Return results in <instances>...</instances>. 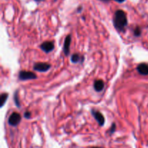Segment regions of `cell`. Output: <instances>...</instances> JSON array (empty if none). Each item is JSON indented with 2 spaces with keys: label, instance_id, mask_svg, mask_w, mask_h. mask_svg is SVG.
<instances>
[{
  "label": "cell",
  "instance_id": "ac0fdd59",
  "mask_svg": "<svg viewBox=\"0 0 148 148\" xmlns=\"http://www.w3.org/2000/svg\"><path fill=\"white\" fill-rule=\"evenodd\" d=\"M92 148H102V147H92Z\"/></svg>",
  "mask_w": 148,
  "mask_h": 148
},
{
  "label": "cell",
  "instance_id": "2e32d148",
  "mask_svg": "<svg viewBox=\"0 0 148 148\" xmlns=\"http://www.w3.org/2000/svg\"><path fill=\"white\" fill-rule=\"evenodd\" d=\"M101 1H110V0H101ZM114 1H118V2H119V3H121V2H123V1H125V0H114Z\"/></svg>",
  "mask_w": 148,
  "mask_h": 148
},
{
  "label": "cell",
  "instance_id": "9a60e30c",
  "mask_svg": "<svg viewBox=\"0 0 148 148\" xmlns=\"http://www.w3.org/2000/svg\"><path fill=\"white\" fill-rule=\"evenodd\" d=\"M30 116H31V113L30 111H26V112H25L24 117L25 119H29L30 117Z\"/></svg>",
  "mask_w": 148,
  "mask_h": 148
},
{
  "label": "cell",
  "instance_id": "7a4b0ae2",
  "mask_svg": "<svg viewBox=\"0 0 148 148\" xmlns=\"http://www.w3.org/2000/svg\"><path fill=\"white\" fill-rule=\"evenodd\" d=\"M19 79L20 80H29V79H35L37 76L35 73L28 71H20L19 72Z\"/></svg>",
  "mask_w": 148,
  "mask_h": 148
},
{
  "label": "cell",
  "instance_id": "ba28073f",
  "mask_svg": "<svg viewBox=\"0 0 148 148\" xmlns=\"http://www.w3.org/2000/svg\"><path fill=\"white\" fill-rule=\"evenodd\" d=\"M137 70L140 75H148V64L145 63L140 64L137 66Z\"/></svg>",
  "mask_w": 148,
  "mask_h": 148
},
{
  "label": "cell",
  "instance_id": "6da1fadb",
  "mask_svg": "<svg viewBox=\"0 0 148 148\" xmlns=\"http://www.w3.org/2000/svg\"><path fill=\"white\" fill-rule=\"evenodd\" d=\"M114 25L116 28L120 31H123L127 25V14L123 10H119L116 11L114 15Z\"/></svg>",
  "mask_w": 148,
  "mask_h": 148
},
{
  "label": "cell",
  "instance_id": "3957f363",
  "mask_svg": "<svg viewBox=\"0 0 148 148\" xmlns=\"http://www.w3.org/2000/svg\"><path fill=\"white\" fill-rule=\"evenodd\" d=\"M21 121V116L18 114V113H12L9 117L8 123L10 126L12 127H16L19 124V123Z\"/></svg>",
  "mask_w": 148,
  "mask_h": 148
},
{
  "label": "cell",
  "instance_id": "277c9868",
  "mask_svg": "<svg viewBox=\"0 0 148 148\" xmlns=\"http://www.w3.org/2000/svg\"><path fill=\"white\" fill-rule=\"evenodd\" d=\"M50 68L51 65L48 63H45V62H38L33 65V69L40 72H46V71L49 70Z\"/></svg>",
  "mask_w": 148,
  "mask_h": 148
},
{
  "label": "cell",
  "instance_id": "8fae6325",
  "mask_svg": "<svg viewBox=\"0 0 148 148\" xmlns=\"http://www.w3.org/2000/svg\"><path fill=\"white\" fill-rule=\"evenodd\" d=\"M8 98V94L7 93H2L0 96V106L1 107H2L4 105V103H6V101L7 100Z\"/></svg>",
  "mask_w": 148,
  "mask_h": 148
},
{
  "label": "cell",
  "instance_id": "e0dca14e",
  "mask_svg": "<svg viewBox=\"0 0 148 148\" xmlns=\"http://www.w3.org/2000/svg\"><path fill=\"white\" fill-rule=\"evenodd\" d=\"M36 1H43V0H35Z\"/></svg>",
  "mask_w": 148,
  "mask_h": 148
},
{
  "label": "cell",
  "instance_id": "7c38bea8",
  "mask_svg": "<svg viewBox=\"0 0 148 148\" xmlns=\"http://www.w3.org/2000/svg\"><path fill=\"white\" fill-rule=\"evenodd\" d=\"M14 102H15L16 106H17L18 107V108H20V101H19L18 92H17V91H16L15 93H14Z\"/></svg>",
  "mask_w": 148,
  "mask_h": 148
},
{
  "label": "cell",
  "instance_id": "5bb4252c",
  "mask_svg": "<svg viewBox=\"0 0 148 148\" xmlns=\"http://www.w3.org/2000/svg\"><path fill=\"white\" fill-rule=\"evenodd\" d=\"M115 130H116V124L114 123V124H112V126H111V129H110L109 133L110 134H112V133H114V132H115Z\"/></svg>",
  "mask_w": 148,
  "mask_h": 148
},
{
  "label": "cell",
  "instance_id": "30bf717a",
  "mask_svg": "<svg viewBox=\"0 0 148 148\" xmlns=\"http://www.w3.org/2000/svg\"><path fill=\"white\" fill-rule=\"evenodd\" d=\"M84 58L79 55L78 53H74L71 57V61L73 63H78V62H82L83 61Z\"/></svg>",
  "mask_w": 148,
  "mask_h": 148
},
{
  "label": "cell",
  "instance_id": "9c48e42d",
  "mask_svg": "<svg viewBox=\"0 0 148 148\" xmlns=\"http://www.w3.org/2000/svg\"><path fill=\"white\" fill-rule=\"evenodd\" d=\"M104 88V82L101 79H97L94 82V89L97 92H101Z\"/></svg>",
  "mask_w": 148,
  "mask_h": 148
},
{
  "label": "cell",
  "instance_id": "8992f818",
  "mask_svg": "<svg viewBox=\"0 0 148 148\" xmlns=\"http://www.w3.org/2000/svg\"><path fill=\"white\" fill-rule=\"evenodd\" d=\"M92 114L94 116V118L97 121H98V124L100 126H103L105 123V119H104L103 116L101 114L100 111H96V110H92Z\"/></svg>",
  "mask_w": 148,
  "mask_h": 148
},
{
  "label": "cell",
  "instance_id": "4fadbf2b",
  "mask_svg": "<svg viewBox=\"0 0 148 148\" xmlns=\"http://www.w3.org/2000/svg\"><path fill=\"white\" fill-rule=\"evenodd\" d=\"M134 33L135 36H140L141 35V29L138 27H136L135 30H134Z\"/></svg>",
  "mask_w": 148,
  "mask_h": 148
},
{
  "label": "cell",
  "instance_id": "5b68a950",
  "mask_svg": "<svg viewBox=\"0 0 148 148\" xmlns=\"http://www.w3.org/2000/svg\"><path fill=\"white\" fill-rule=\"evenodd\" d=\"M40 48L46 53H49L54 49V43L51 41H45L40 45Z\"/></svg>",
  "mask_w": 148,
  "mask_h": 148
},
{
  "label": "cell",
  "instance_id": "52a82bcc",
  "mask_svg": "<svg viewBox=\"0 0 148 148\" xmlns=\"http://www.w3.org/2000/svg\"><path fill=\"white\" fill-rule=\"evenodd\" d=\"M71 40H72V37L70 35H68L66 37L64 40V48L63 51L64 53L66 56H68L69 53V50H70V44H71Z\"/></svg>",
  "mask_w": 148,
  "mask_h": 148
}]
</instances>
